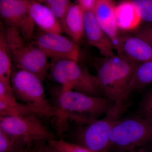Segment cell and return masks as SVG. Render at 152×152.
Wrapping results in <instances>:
<instances>
[{
	"mask_svg": "<svg viewBox=\"0 0 152 152\" xmlns=\"http://www.w3.org/2000/svg\"><path fill=\"white\" fill-rule=\"evenodd\" d=\"M79 4L84 10H93L95 0H78Z\"/></svg>",
	"mask_w": 152,
	"mask_h": 152,
	"instance_id": "obj_27",
	"label": "cell"
},
{
	"mask_svg": "<svg viewBox=\"0 0 152 152\" xmlns=\"http://www.w3.org/2000/svg\"><path fill=\"white\" fill-rule=\"evenodd\" d=\"M48 77L73 91L93 96L106 97L96 75L91 74L77 61L68 59L51 61Z\"/></svg>",
	"mask_w": 152,
	"mask_h": 152,
	"instance_id": "obj_3",
	"label": "cell"
},
{
	"mask_svg": "<svg viewBox=\"0 0 152 152\" xmlns=\"http://www.w3.org/2000/svg\"><path fill=\"white\" fill-rule=\"evenodd\" d=\"M0 14L8 27L18 30L27 42L32 40L35 25L30 15L28 0H0Z\"/></svg>",
	"mask_w": 152,
	"mask_h": 152,
	"instance_id": "obj_9",
	"label": "cell"
},
{
	"mask_svg": "<svg viewBox=\"0 0 152 152\" xmlns=\"http://www.w3.org/2000/svg\"><path fill=\"white\" fill-rule=\"evenodd\" d=\"M43 3L50 10L60 22L71 4L70 0H44Z\"/></svg>",
	"mask_w": 152,
	"mask_h": 152,
	"instance_id": "obj_22",
	"label": "cell"
},
{
	"mask_svg": "<svg viewBox=\"0 0 152 152\" xmlns=\"http://www.w3.org/2000/svg\"><path fill=\"white\" fill-rule=\"evenodd\" d=\"M6 28L1 23L0 31V78L10 80L12 71L10 51L6 35Z\"/></svg>",
	"mask_w": 152,
	"mask_h": 152,
	"instance_id": "obj_19",
	"label": "cell"
},
{
	"mask_svg": "<svg viewBox=\"0 0 152 152\" xmlns=\"http://www.w3.org/2000/svg\"><path fill=\"white\" fill-rule=\"evenodd\" d=\"M115 8L113 0H95L92 10L98 23L114 45L120 35L115 21Z\"/></svg>",
	"mask_w": 152,
	"mask_h": 152,
	"instance_id": "obj_13",
	"label": "cell"
},
{
	"mask_svg": "<svg viewBox=\"0 0 152 152\" xmlns=\"http://www.w3.org/2000/svg\"><path fill=\"white\" fill-rule=\"evenodd\" d=\"M127 152H149L148 151H145V150H142V149H139L137 150V149H136L132 150V151H128Z\"/></svg>",
	"mask_w": 152,
	"mask_h": 152,
	"instance_id": "obj_28",
	"label": "cell"
},
{
	"mask_svg": "<svg viewBox=\"0 0 152 152\" xmlns=\"http://www.w3.org/2000/svg\"><path fill=\"white\" fill-rule=\"evenodd\" d=\"M119 115L110 113L102 119L86 124H77L72 132L75 143L94 152H109L112 130L119 120Z\"/></svg>",
	"mask_w": 152,
	"mask_h": 152,
	"instance_id": "obj_7",
	"label": "cell"
},
{
	"mask_svg": "<svg viewBox=\"0 0 152 152\" xmlns=\"http://www.w3.org/2000/svg\"><path fill=\"white\" fill-rule=\"evenodd\" d=\"M139 64L118 55L95 62L96 76L104 95L121 113L125 109L128 88Z\"/></svg>",
	"mask_w": 152,
	"mask_h": 152,
	"instance_id": "obj_2",
	"label": "cell"
},
{
	"mask_svg": "<svg viewBox=\"0 0 152 152\" xmlns=\"http://www.w3.org/2000/svg\"></svg>",
	"mask_w": 152,
	"mask_h": 152,
	"instance_id": "obj_32",
	"label": "cell"
},
{
	"mask_svg": "<svg viewBox=\"0 0 152 152\" xmlns=\"http://www.w3.org/2000/svg\"><path fill=\"white\" fill-rule=\"evenodd\" d=\"M41 118L29 116H0V130L25 142L29 146L48 142L55 139Z\"/></svg>",
	"mask_w": 152,
	"mask_h": 152,
	"instance_id": "obj_8",
	"label": "cell"
},
{
	"mask_svg": "<svg viewBox=\"0 0 152 152\" xmlns=\"http://www.w3.org/2000/svg\"><path fill=\"white\" fill-rule=\"evenodd\" d=\"M10 80L14 96L17 101L37 108L49 118H58L63 122L67 119L66 114L47 99L43 81L34 74L13 67Z\"/></svg>",
	"mask_w": 152,
	"mask_h": 152,
	"instance_id": "obj_4",
	"label": "cell"
},
{
	"mask_svg": "<svg viewBox=\"0 0 152 152\" xmlns=\"http://www.w3.org/2000/svg\"></svg>",
	"mask_w": 152,
	"mask_h": 152,
	"instance_id": "obj_31",
	"label": "cell"
},
{
	"mask_svg": "<svg viewBox=\"0 0 152 152\" xmlns=\"http://www.w3.org/2000/svg\"><path fill=\"white\" fill-rule=\"evenodd\" d=\"M47 142H39L34 144L20 152H42Z\"/></svg>",
	"mask_w": 152,
	"mask_h": 152,
	"instance_id": "obj_26",
	"label": "cell"
},
{
	"mask_svg": "<svg viewBox=\"0 0 152 152\" xmlns=\"http://www.w3.org/2000/svg\"><path fill=\"white\" fill-rule=\"evenodd\" d=\"M115 18L117 27L124 31H134L140 26L142 21L132 1H129L116 6Z\"/></svg>",
	"mask_w": 152,
	"mask_h": 152,
	"instance_id": "obj_16",
	"label": "cell"
},
{
	"mask_svg": "<svg viewBox=\"0 0 152 152\" xmlns=\"http://www.w3.org/2000/svg\"><path fill=\"white\" fill-rule=\"evenodd\" d=\"M152 143V118L132 116L120 119L114 126L109 152H127Z\"/></svg>",
	"mask_w": 152,
	"mask_h": 152,
	"instance_id": "obj_6",
	"label": "cell"
},
{
	"mask_svg": "<svg viewBox=\"0 0 152 152\" xmlns=\"http://www.w3.org/2000/svg\"><path fill=\"white\" fill-rule=\"evenodd\" d=\"M48 92L52 104L77 124H86L104 114L120 112L114 102L107 98L89 96L60 85L50 87Z\"/></svg>",
	"mask_w": 152,
	"mask_h": 152,
	"instance_id": "obj_1",
	"label": "cell"
},
{
	"mask_svg": "<svg viewBox=\"0 0 152 152\" xmlns=\"http://www.w3.org/2000/svg\"><path fill=\"white\" fill-rule=\"evenodd\" d=\"M36 1H37L39 2L43 3V2L44 0H36Z\"/></svg>",
	"mask_w": 152,
	"mask_h": 152,
	"instance_id": "obj_29",
	"label": "cell"
},
{
	"mask_svg": "<svg viewBox=\"0 0 152 152\" xmlns=\"http://www.w3.org/2000/svg\"><path fill=\"white\" fill-rule=\"evenodd\" d=\"M34 115L40 118H48L40 110L16 99L0 101V116H29Z\"/></svg>",
	"mask_w": 152,
	"mask_h": 152,
	"instance_id": "obj_17",
	"label": "cell"
},
{
	"mask_svg": "<svg viewBox=\"0 0 152 152\" xmlns=\"http://www.w3.org/2000/svg\"><path fill=\"white\" fill-rule=\"evenodd\" d=\"M48 143L55 152H94L81 145L64 140L54 139Z\"/></svg>",
	"mask_w": 152,
	"mask_h": 152,
	"instance_id": "obj_21",
	"label": "cell"
},
{
	"mask_svg": "<svg viewBox=\"0 0 152 152\" xmlns=\"http://www.w3.org/2000/svg\"><path fill=\"white\" fill-rule=\"evenodd\" d=\"M139 115L152 118V86L144 94L138 109Z\"/></svg>",
	"mask_w": 152,
	"mask_h": 152,
	"instance_id": "obj_24",
	"label": "cell"
},
{
	"mask_svg": "<svg viewBox=\"0 0 152 152\" xmlns=\"http://www.w3.org/2000/svg\"><path fill=\"white\" fill-rule=\"evenodd\" d=\"M29 11L35 25L45 32L61 34V23L45 4L36 0H28Z\"/></svg>",
	"mask_w": 152,
	"mask_h": 152,
	"instance_id": "obj_14",
	"label": "cell"
},
{
	"mask_svg": "<svg viewBox=\"0 0 152 152\" xmlns=\"http://www.w3.org/2000/svg\"><path fill=\"white\" fill-rule=\"evenodd\" d=\"M6 35L13 67L34 74L44 81L48 75L50 63L43 51L34 42H27L15 28L7 27Z\"/></svg>",
	"mask_w": 152,
	"mask_h": 152,
	"instance_id": "obj_5",
	"label": "cell"
},
{
	"mask_svg": "<svg viewBox=\"0 0 152 152\" xmlns=\"http://www.w3.org/2000/svg\"><path fill=\"white\" fill-rule=\"evenodd\" d=\"M60 23L63 31L79 43L84 35V9L79 4H71Z\"/></svg>",
	"mask_w": 152,
	"mask_h": 152,
	"instance_id": "obj_15",
	"label": "cell"
},
{
	"mask_svg": "<svg viewBox=\"0 0 152 152\" xmlns=\"http://www.w3.org/2000/svg\"><path fill=\"white\" fill-rule=\"evenodd\" d=\"M118 55L140 64L152 60V48L134 34L119 35L115 45Z\"/></svg>",
	"mask_w": 152,
	"mask_h": 152,
	"instance_id": "obj_11",
	"label": "cell"
},
{
	"mask_svg": "<svg viewBox=\"0 0 152 152\" xmlns=\"http://www.w3.org/2000/svg\"><path fill=\"white\" fill-rule=\"evenodd\" d=\"M133 34L142 38L152 48V24L147 23L140 26Z\"/></svg>",
	"mask_w": 152,
	"mask_h": 152,
	"instance_id": "obj_25",
	"label": "cell"
},
{
	"mask_svg": "<svg viewBox=\"0 0 152 152\" xmlns=\"http://www.w3.org/2000/svg\"><path fill=\"white\" fill-rule=\"evenodd\" d=\"M152 83V60L139 64L128 88L126 99L133 93Z\"/></svg>",
	"mask_w": 152,
	"mask_h": 152,
	"instance_id": "obj_18",
	"label": "cell"
},
{
	"mask_svg": "<svg viewBox=\"0 0 152 152\" xmlns=\"http://www.w3.org/2000/svg\"><path fill=\"white\" fill-rule=\"evenodd\" d=\"M142 20L152 24V0H132Z\"/></svg>",
	"mask_w": 152,
	"mask_h": 152,
	"instance_id": "obj_23",
	"label": "cell"
},
{
	"mask_svg": "<svg viewBox=\"0 0 152 152\" xmlns=\"http://www.w3.org/2000/svg\"><path fill=\"white\" fill-rule=\"evenodd\" d=\"M84 35L88 44L104 57L115 55L113 42L99 24L92 10H84Z\"/></svg>",
	"mask_w": 152,
	"mask_h": 152,
	"instance_id": "obj_12",
	"label": "cell"
},
{
	"mask_svg": "<svg viewBox=\"0 0 152 152\" xmlns=\"http://www.w3.org/2000/svg\"><path fill=\"white\" fill-rule=\"evenodd\" d=\"M51 61L68 59L78 61L80 55L79 43L61 34L42 32L33 41Z\"/></svg>",
	"mask_w": 152,
	"mask_h": 152,
	"instance_id": "obj_10",
	"label": "cell"
},
{
	"mask_svg": "<svg viewBox=\"0 0 152 152\" xmlns=\"http://www.w3.org/2000/svg\"><path fill=\"white\" fill-rule=\"evenodd\" d=\"M42 152H45V150H44H44H43Z\"/></svg>",
	"mask_w": 152,
	"mask_h": 152,
	"instance_id": "obj_30",
	"label": "cell"
},
{
	"mask_svg": "<svg viewBox=\"0 0 152 152\" xmlns=\"http://www.w3.org/2000/svg\"><path fill=\"white\" fill-rule=\"evenodd\" d=\"M30 146L0 130V152H20Z\"/></svg>",
	"mask_w": 152,
	"mask_h": 152,
	"instance_id": "obj_20",
	"label": "cell"
}]
</instances>
